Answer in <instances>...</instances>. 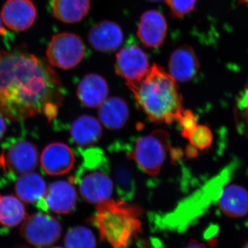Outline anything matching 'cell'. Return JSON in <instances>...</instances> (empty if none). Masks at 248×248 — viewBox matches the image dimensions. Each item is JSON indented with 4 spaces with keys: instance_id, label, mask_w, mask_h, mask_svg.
<instances>
[{
    "instance_id": "6da1fadb",
    "label": "cell",
    "mask_w": 248,
    "mask_h": 248,
    "mask_svg": "<svg viewBox=\"0 0 248 248\" xmlns=\"http://www.w3.org/2000/svg\"><path fill=\"white\" fill-rule=\"evenodd\" d=\"M60 78L45 62L23 48L0 50V113L22 121L56 117L64 98Z\"/></svg>"
},
{
    "instance_id": "7a4b0ae2",
    "label": "cell",
    "mask_w": 248,
    "mask_h": 248,
    "mask_svg": "<svg viewBox=\"0 0 248 248\" xmlns=\"http://www.w3.org/2000/svg\"><path fill=\"white\" fill-rule=\"evenodd\" d=\"M135 100L151 122L172 124L184 110L176 80L156 64L142 79L126 83Z\"/></svg>"
},
{
    "instance_id": "3957f363",
    "label": "cell",
    "mask_w": 248,
    "mask_h": 248,
    "mask_svg": "<svg viewBox=\"0 0 248 248\" xmlns=\"http://www.w3.org/2000/svg\"><path fill=\"white\" fill-rule=\"evenodd\" d=\"M142 209L125 201L108 200L98 204L90 223L97 228L102 241L112 248H128L141 234Z\"/></svg>"
},
{
    "instance_id": "277c9868",
    "label": "cell",
    "mask_w": 248,
    "mask_h": 248,
    "mask_svg": "<svg viewBox=\"0 0 248 248\" xmlns=\"http://www.w3.org/2000/svg\"><path fill=\"white\" fill-rule=\"evenodd\" d=\"M81 164L70 179L79 186L81 197L88 203L100 204L110 200L113 182L109 158L99 148L81 151Z\"/></svg>"
},
{
    "instance_id": "5b68a950",
    "label": "cell",
    "mask_w": 248,
    "mask_h": 248,
    "mask_svg": "<svg viewBox=\"0 0 248 248\" xmlns=\"http://www.w3.org/2000/svg\"><path fill=\"white\" fill-rule=\"evenodd\" d=\"M228 171L214 178L203 187L182 201L171 213L164 215H155L154 223L156 228L183 232L187 229L208 210L214 202L218 201L225 181L228 179Z\"/></svg>"
},
{
    "instance_id": "8992f818",
    "label": "cell",
    "mask_w": 248,
    "mask_h": 248,
    "mask_svg": "<svg viewBox=\"0 0 248 248\" xmlns=\"http://www.w3.org/2000/svg\"><path fill=\"white\" fill-rule=\"evenodd\" d=\"M169 148V134L156 130L139 138L133 146L128 145V155L143 172L155 176L161 170Z\"/></svg>"
},
{
    "instance_id": "52a82bcc",
    "label": "cell",
    "mask_w": 248,
    "mask_h": 248,
    "mask_svg": "<svg viewBox=\"0 0 248 248\" xmlns=\"http://www.w3.org/2000/svg\"><path fill=\"white\" fill-rule=\"evenodd\" d=\"M38 164V151L35 144L25 140L6 142L0 153V171L9 180L32 172Z\"/></svg>"
},
{
    "instance_id": "ba28073f",
    "label": "cell",
    "mask_w": 248,
    "mask_h": 248,
    "mask_svg": "<svg viewBox=\"0 0 248 248\" xmlns=\"http://www.w3.org/2000/svg\"><path fill=\"white\" fill-rule=\"evenodd\" d=\"M86 46L79 36L62 32L52 37L46 50V58L52 66L62 69L74 68L82 61Z\"/></svg>"
},
{
    "instance_id": "9c48e42d",
    "label": "cell",
    "mask_w": 248,
    "mask_h": 248,
    "mask_svg": "<svg viewBox=\"0 0 248 248\" xmlns=\"http://www.w3.org/2000/svg\"><path fill=\"white\" fill-rule=\"evenodd\" d=\"M62 227L55 217L45 213L27 216L19 229L21 236L32 246L46 248L60 238Z\"/></svg>"
},
{
    "instance_id": "30bf717a",
    "label": "cell",
    "mask_w": 248,
    "mask_h": 248,
    "mask_svg": "<svg viewBox=\"0 0 248 248\" xmlns=\"http://www.w3.org/2000/svg\"><path fill=\"white\" fill-rule=\"evenodd\" d=\"M112 156L110 161L111 177L115 183L116 189L121 200L128 202L136 192V181L128 155V145L114 143L109 149Z\"/></svg>"
},
{
    "instance_id": "8fae6325",
    "label": "cell",
    "mask_w": 248,
    "mask_h": 248,
    "mask_svg": "<svg viewBox=\"0 0 248 248\" xmlns=\"http://www.w3.org/2000/svg\"><path fill=\"white\" fill-rule=\"evenodd\" d=\"M151 66L146 53L139 46L130 44L124 46L116 56L115 71L126 83L142 79Z\"/></svg>"
},
{
    "instance_id": "7c38bea8",
    "label": "cell",
    "mask_w": 248,
    "mask_h": 248,
    "mask_svg": "<svg viewBox=\"0 0 248 248\" xmlns=\"http://www.w3.org/2000/svg\"><path fill=\"white\" fill-rule=\"evenodd\" d=\"M74 183L69 181H58L50 184L46 193L36 205L43 211L48 210L60 215L72 213L77 203V191Z\"/></svg>"
},
{
    "instance_id": "4fadbf2b",
    "label": "cell",
    "mask_w": 248,
    "mask_h": 248,
    "mask_svg": "<svg viewBox=\"0 0 248 248\" xmlns=\"http://www.w3.org/2000/svg\"><path fill=\"white\" fill-rule=\"evenodd\" d=\"M37 15V9L31 0H8L1 9L3 23L15 31L30 29L35 22Z\"/></svg>"
},
{
    "instance_id": "5bb4252c",
    "label": "cell",
    "mask_w": 248,
    "mask_h": 248,
    "mask_svg": "<svg viewBox=\"0 0 248 248\" xmlns=\"http://www.w3.org/2000/svg\"><path fill=\"white\" fill-rule=\"evenodd\" d=\"M168 24L163 16L156 10L142 15L138 24V36L148 48H159L164 43L167 34Z\"/></svg>"
},
{
    "instance_id": "9a60e30c",
    "label": "cell",
    "mask_w": 248,
    "mask_h": 248,
    "mask_svg": "<svg viewBox=\"0 0 248 248\" xmlns=\"http://www.w3.org/2000/svg\"><path fill=\"white\" fill-rule=\"evenodd\" d=\"M41 165L46 174L62 175L71 171L75 164V155L67 145L53 143L48 145L41 155Z\"/></svg>"
},
{
    "instance_id": "2e32d148",
    "label": "cell",
    "mask_w": 248,
    "mask_h": 248,
    "mask_svg": "<svg viewBox=\"0 0 248 248\" xmlns=\"http://www.w3.org/2000/svg\"><path fill=\"white\" fill-rule=\"evenodd\" d=\"M200 68L198 57L193 48L189 45L182 46L176 49L170 58V75L176 81H190L197 76Z\"/></svg>"
},
{
    "instance_id": "e0dca14e",
    "label": "cell",
    "mask_w": 248,
    "mask_h": 248,
    "mask_svg": "<svg viewBox=\"0 0 248 248\" xmlns=\"http://www.w3.org/2000/svg\"><path fill=\"white\" fill-rule=\"evenodd\" d=\"M124 40L123 31L118 24L103 21L89 31L90 45L98 51L110 53L120 48Z\"/></svg>"
},
{
    "instance_id": "ac0fdd59",
    "label": "cell",
    "mask_w": 248,
    "mask_h": 248,
    "mask_svg": "<svg viewBox=\"0 0 248 248\" xmlns=\"http://www.w3.org/2000/svg\"><path fill=\"white\" fill-rule=\"evenodd\" d=\"M217 203L226 216L242 218L248 215V191L236 184L223 186Z\"/></svg>"
},
{
    "instance_id": "d6986e66",
    "label": "cell",
    "mask_w": 248,
    "mask_h": 248,
    "mask_svg": "<svg viewBox=\"0 0 248 248\" xmlns=\"http://www.w3.org/2000/svg\"><path fill=\"white\" fill-rule=\"evenodd\" d=\"M78 97L85 107H100L108 94V86L102 77L96 74L85 76L78 87Z\"/></svg>"
},
{
    "instance_id": "ffe728a7",
    "label": "cell",
    "mask_w": 248,
    "mask_h": 248,
    "mask_svg": "<svg viewBox=\"0 0 248 248\" xmlns=\"http://www.w3.org/2000/svg\"><path fill=\"white\" fill-rule=\"evenodd\" d=\"M15 190L16 195L22 202L37 204L46 193V184L40 174L31 172L18 178Z\"/></svg>"
},
{
    "instance_id": "44dd1931",
    "label": "cell",
    "mask_w": 248,
    "mask_h": 248,
    "mask_svg": "<svg viewBox=\"0 0 248 248\" xmlns=\"http://www.w3.org/2000/svg\"><path fill=\"white\" fill-rule=\"evenodd\" d=\"M52 14L58 20L67 24L79 22L91 9V0H52Z\"/></svg>"
},
{
    "instance_id": "7402d4cb",
    "label": "cell",
    "mask_w": 248,
    "mask_h": 248,
    "mask_svg": "<svg viewBox=\"0 0 248 248\" xmlns=\"http://www.w3.org/2000/svg\"><path fill=\"white\" fill-rule=\"evenodd\" d=\"M99 107V119L107 128L117 130L126 123L129 110L123 99L118 97L107 99Z\"/></svg>"
},
{
    "instance_id": "603a6c76",
    "label": "cell",
    "mask_w": 248,
    "mask_h": 248,
    "mask_svg": "<svg viewBox=\"0 0 248 248\" xmlns=\"http://www.w3.org/2000/svg\"><path fill=\"white\" fill-rule=\"evenodd\" d=\"M102 133L100 124L91 116H81L71 125L72 140L79 146H91L97 143L102 137Z\"/></svg>"
},
{
    "instance_id": "cb8c5ba5",
    "label": "cell",
    "mask_w": 248,
    "mask_h": 248,
    "mask_svg": "<svg viewBox=\"0 0 248 248\" xmlns=\"http://www.w3.org/2000/svg\"><path fill=\"white\" fill-rule=\"evenodd\" d=\"M24 204L14 195H0V225L12 228L20 224L27 218Z\"/></svg>"
},
{
    "instance_id": "d4e9b609",
    "label": "cell",
    "mask_w": 248,
    "mask_h": 248,
    "mask_svg": "<svg viewBox=\"0 0 248 248\" xmlns=\"http://www.w3.org/2000/svg\"><path fill=\"white\" fill-rule=\"evenodd\" d=\"M64 244L66 248H96V239L89 228L76 226L67 232Z\"/></svg>"
},
{
    "instance_id": "484cf974",
    "label": "cell",
    "mask_w": 248,
    "mask_h": 248,
    "mask_svg": "<svg viewBox=\"0 0 248 248\" xmlns=\"http://www.w3.org/2000/svg\"><path fill=\"white\" fill-rule=\"evenodd\" d=\"M187 140L190 142V146L198 150L206 149L211 145L213 136L210 128L205 125H198L189 135Z\"/></svg>"
},
{
    "instance_id": "4316f807",
    "label": "cell",
    "mask_w": 248,
    "mask_h": 248,
    "mask_svg": "<svg viewBox=\"0 0 248 248\" xmlns=\"http://www.w3.org/2000/svg\"><path fill=\"white\" fill-rule=\"evenodd\" d=\"M173 17L180 19L195 9L198 0H166Z\"/></svg>"
},
{
    "instance_id": "83f0119b",
    "label": "cell",
    "mask_w": 248,
    "mask_h": 248,
    "mask_svg": "<svg viewBox=\"0 0 248 248\" xmlns=\"http://www.w3.org/2000/svg\"><path fill=\"white\" fill-rule=\"evenodd\" d=\"M240 124L244 133L248 136V84L237 102Z\"/></svg>"
},
{
    "instance_id": "f1b7e54d",
    "label": "cell",
    "mask_w": 248,
    "mask_h": 248,
    "mask_svg": "<svg viewBox=\"0 0 248 248\" xmlns=\"http://www.w3.org/2000/svg\"><path fill=\"white\" fill-rule=\"evenodd\" d=\"M178 122L182 128L183 136L187 139L198 125L197 118L190 110H184Z\"/></svg>"
},
{
    "instance_id": "f546056e",
    "label": "cell",
    "mask_w": 248,
    "mask_h": 248,
    "mask_svg": "<svg viewBox=\"0 0 248 248\" xmlns=\"http://www.w3.org/2000/svg\"><path fill=\"white\" fill-rule=\"evenodd\" d=\"M7 125H6V120L4 115L0 113V141L4 138L6 134Z\"/></svg>"
},
{
    "instance_id": "4dcf8cb0",
    "label": "cell",
    "mask_w": 248,
    "mask_h": 248,
    "mask_svg": "<svg viewBox=\"0 0 248 248\" xmlns=\"http://www.w3.org/2000/svg\"><path fill=\"white\" fill-rule=\"evenodd\" d=\"M184 248H205V246L195 240H192L188 245Z\"/></svg>"
},
{
    "instance_id": "1f68e13d",
    "label": "cell",
    "mask_w": 248,
    "mask_h": 248,
    "mask_svg": "<svg viewBox=\"0 0 248 248\" xmlns=\"http://www.w3.org/2000/svg\"><path fill=\"white\" fill-rule=\"evenodd\" d=\"M4 23H3L2 19L0 16V36H5L6 34V30L4 27Z\"/></svg>"
},
{
    "instance_id": "d6a6232c",
    "label": "cell",
    "mask_w": 248,
    "mask_h": 248,
    "mask_svg": "<svg viewBox=\"0 0 248 248\" xmlns=\"http://www.w3.org/2000/svg\"><path fill=\"white\" fill-rule=\"evenodd\" d=\"M241 1L248 6V0H241Z\"/></svg>"
},
{
    "instance_id": "836d02e7",
    "label": "cell",
    "mask_w": 248,
    "mask_h": 248,
    "mask_svg": "<svg viewBox=\"0 0 248 248\" xmlns=\"http://www.w3.org/2000/svg\"><path fill=\"white\" fill-rule=\"evenodd\" d=\"M15 248H29L27 247V246H17V247Z\"/></svg>"
},
{
    "instance_id": "e575fe53",
    "label": "cell",
    "mask_w": 248,
    "mask_h": 248,
    "mask_svg": "<svg viewBox=\"0 0 248 248\" xmlns=\"http://www.w3.org/2000/svg\"><path fill=\"white\" fill-rule=\"evenodd\" d=\"M150 1H163V0H150Z\"/></svg>"
},
{
    "instance_id": "d590c367",
    "label": "cell",
    "mask_w": 248,
    "mask_h": 248,
    "mask_svg": "<svg viewBox=\"0 0 248 248\" xmlns=\"http://www.w3.org/2000/svg\"><path fill=\"white\" fill-rule=\"evenodd\" d=\"M244 248H248V244H246V246H244Z\"/></svg>"
},
{
    "instance_id": "8d00e7d4",
    "label": "cell",
    "mask_w": 248,
    "mask_h": 248,
    "mask_svg": "<svg viewBox=\"0 0 248 248\" xmlns=\"http://www.w3.org/2000/svg\"><path fill=\"white\" fill-rule=\"evenodd\" d=\"M60 248V247H55V248Z\"/></svg>"
}]
</instances>
